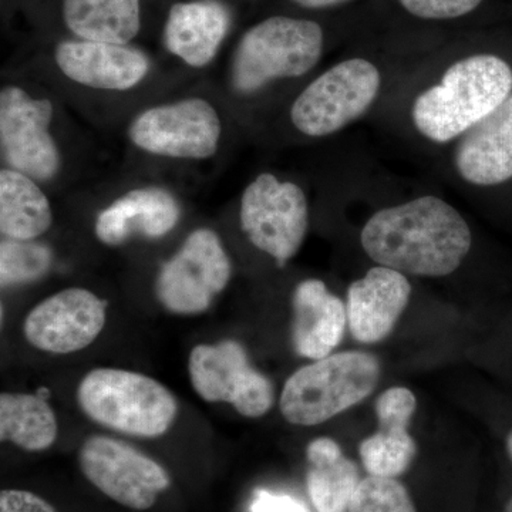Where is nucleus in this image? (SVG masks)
<instances>
[{
  "instance_id": "1",
  "label": "nucleus",
  "mask_w": 512,
  "mask_h": 512,
  "mask_svg": "<svg viewBox=\"0 0 512 512\" xmlns=\"http://www.w3.org/2000/svg\"><path fill=\"white\" fill-rule=\"evenodd\" d=\"M360 244L377 265L404 275L441 278L463 264L473 234L450 202L421 195L376 211L360 232Z\"/></svg>"
},
{
  "instance_id": "2",
  "label": "nucleus",
  "mask_w": 512,
  "mask_h": 512,
  "mask_svg": "<svg viewBox=\"0 0 512 512\" xmlns=\"http://www.w3.org/2000/svg\"><path fill=\"white\" fill-rule=\"evenodd\" d=\"M512 94V64L495 53L461 57L410 106L414 130L436 146L457 143Z\"/></svg>"
},
{
  "instance_id": "3",
  "label": "nucleus",
  "mask_w": 512,
  "mask_h": 512,
  "mask_svg": "<svg viewBox=\"0 0 512 512\" xmlns=\"http://www.w3.org/2000/svg\"><path fill=\"white\" fill-rule=\"evenodd\" d=\"M82 412L99 426L140 439L164 436L178 414L174 394L153 377L100 367L77 387Z\"/></svg>"
},
{
  "instance_id": "4",
  "label": "nucleus",
  "mask_w": 512,
  "mask_h": 512,
  "mask_svg": "<svg viewBox=\"0 0 512 512\" xmlns=\"http://www.w3.org/2000/svg\"><path fill=\"white\" fill-rule=\"evenodd\" d=\"M325 33L308 19L272 16L239 40L231 66L235 92L249 96L278 80L298 79L322 59Z\"/></svg>"
},
{
  "instance_id": "5",
  "label": "nucleus",
  "mask_w": 512,
  "mask_h": 512,
  "mask_svg": "<svg viewBox=\"0 0 512 512\" xmlns=\"http://www.w3.org/2000/svg\"><path fill=\"white\" fill-rule=\"evenodd\" d=\"M379 360L366 352H342L315 360L286 380L282 416L295 426L325 423L363 402L379 383Z\"/></svg>"
},
{
  "instance_id": "6",
  "label": "nucleus",
  "mask_w": 512,
  "mask_h": 512,
  "mask_svg": "<svg viewBox=\"0 0 512 512\" xmlns=\"http://www.w3.org/2000/svg\"><path fill=\"white\" fill-rule=\"evenodd\" d=\"M384 76L377 64L350 57L313 79L292 103V126L303 136L325 138L362 119L382 94Z\"/></svg>"
},
{
  "instance_id": "7",
  "label": "nucleus",
  "mask_w": 512,
  "mask_h": 512,
  "mask_svg": "<svg viewBox=\"0 0 512 512\" xmlns=\"http://www.w3.org/2000/svg\"><path fill=\"white\" fill-rule=\"evenodd\" d=\"M239 221L251 244L284 266L308 234V198L293 181L262 173L242 192Z\"/></svg>"
},
{
  "instance_id": "8",
  "label": "nucleus",
  "mask_w": 512,
  "mask_h": 512,
  "mask_svg": "<svg viewBox=\"0 0 512 512\" xmlns=\"http://www.w3.org/2000/svg\"><path fill=\"white\" fill-rule=\"evenodd\" d=\"M232 276L231 259L212 229L198 228L158 272V302L175 315H200L211 308Z\"/></svg>"
},
{
  "instance_id": "9",
  "label": "nucleus",
  "mask_w": 512,
  "mask_h": 512,
  "mask_svg": "<svg viewBox=\"0 0 512 512\" xmlns=\"http://www.w3.org/2000/svg\"><path fill=\"white\" fill-rule=\"evenodd\" d=\"M222 123L210 101L191 97L141 111L128 126L134 146L154 156L205 160L220 147Z\"/></svg>"
},
{
  "instance_id": "10",
  "label": "nucleus",
  "mask_w": 512,
  "mask_h": 512,
  "mask_svg": "<svg viewBox=\"0 0 512 512\" xmlns=\"http://www.w3.org/2000/svg\"><path fill=\"white\" fill-rule=\"evenodd\" d=\"M188 375L202 400L231 404L249 419L265 416L274 406V384L251 365L237 340L195 346L188 357Z\"/></svg>"
},
{
  "instance_id": "11",
  "label": "nucleus",
  "mask_w": 512,
  "mask_h": 512,
  "mask_svg": "<svg viewBox=\"0 0 512 512\" xmlns=\"http://www.w3.org/2000/svg\"><path fill=\"white\" fill-rule=\"evenodd\" d=\"M52 101L33 97L22 87L0 92V146L8 168L36 181H50L59 174L62 157L52 133Z\"/></svg>"
},
{
  "instance_id": "12",
  "label": "nucleus",
  "mask_w": 512,
  "mask_h": 512,
  "mask_svg": "<svg viewBox=\"0 0 512 512\" xmlns=\"http://www.w3.org/2000/svg\"><path fill=\"white\" fill-rule=\"evenodd\" d=\"M79 463L83 476L97 490L131 510L153 507L171 484L157 461L113 437H89L80 448Z\"/></svg>"
},
{
  "instance_id": "13",
  "label": "nucleus",
  "mask_w": 512,
  "mask_h": 512,
  "mask_svg": "<svg viewBox=\"0 0 512 512\" xmlns=\"http://www.w3.org/2000/svg\"><path fill=\"white\" fill-rule=\"evenodd\" d=\"M107 302L83 288H69L36 305L25 320L30 345L53 355L89 348L106 325Z\"/></svg>"
},
{
  "instance_id": "14",
  "label": "nucleus",
  "mask_w": 512,
  "mask_h": 512,
  "mask_svg": "<svg viewBox=\"0 0 512 512\" xmlns=\"http://www.w3.org/2000/svg\"><path fill=\"white\" fill-rule=\"evenodd\" d=\"M55 60L72 82L97 90L126 92L150 72V60L141 50L116 43L66 40L56 47Z\"/></svg>"
},
{
  "instance_id": "15",
  "label": "nucleus",
  "mask_w": 512,
  "mask_h": 512,
  "mask_svg": "<svg viewBox=\"0 0 512 512\" xmlns=\"http://www.w3.org/2000/svg\"><path fill=\"white\" fill-rule=\"evenodd\" d=\"M454 173L481 190L512 183V94L487 119L454 143Z\"/></svg>"
},
{
  "instance_id": "16",
  "label": "nucleus",
  "mask_w": 512,
  "mask_h": 512,
  "mask_svg": "<svg viewBox=\"0 0 512 512\" xmlns=\"http://www.w3.org/2000/svg\"><path fill=\"white\" fill-rule=\"evenodd\" d=\"M412 285L402 272L377 265L349 286L348 325L360 343H377L392 333L406 311Z\"/></svg>"
},
{
  "instance_id": "17",
  "label": "nucleus",
  "mask_w": 512,
  "mask_h": 512,
  "mask_svg": "<svg viewBox=\"0 0 512 512\" xmlns=\"http://www.w3.org/2000/svg\"><path fill=\"white\" fill-rule=\"evenodd\" d=\"M416 404V396L406 387H392L380 394L376 402L379 430L359 446L369 476L397 478L412 466L417 446L409 426Z\"/></svg>"
},
{
  "instance_id": "18",
  "label": "nucleus",
  "mask_w": 512,
  "mask_h": 512,
  "mask_svg": "<svg viewBox=\"0 0 512 512\" xmlns=\"http://www.w3.org/2000/svg\"><path fill=\"white\" fill-rule=\"evenodd\" d=\"M180 217V204L170 191L136 188L97 215L94 232L104 245L119 247L134 237L163 238L177 227Z\"/></svg>"
},
{
  "instance_id": "19",
  "label": "nucleus",
  "mask_w": 512,
  "mask_h": 512,
  "mask_svg": "<svg viewBox=\"0 0 512 512\" xmlns=\"http://www.w3.org/2000/svg\"><path fill=\"white\" fill-rule=\"evenodd\" d=\"M348 311L342 299L325 282L306 279L292 295V345L299 356L319 360L342 342Z\"/></svg>"
},
{
  "instance_id": "20",
  "label": "nucleus",
  "mask_w": 512,
  "mask_h": 512,
  "mask_svg": "<svg viewBox=\"0 0 512 512\" xmlns=\"http://www.w3.org/2000/svg\"><path fill=\"white\" fill-rule=\"evenodd\" d=\"M228 28L229 13L220 2L175 3L165 22V47L188 66L200 69L217 56Z\"/></svg>"
},
{
  "instance_id": "21",
  "label": "nucleus",
  "mask_w": 512,
  "mask_h": 512,
  "mask_svg": "<svg viewBox=\"0 0 512 512\" xmlns=\"http://www.w3.org/2000/svg\"><path fill=\"white\" fill-rule=\"evenodd\" d=\"M306 456V485L316 512H349L362 481L356 464L343 456L339 444L328 437L313 440Z\"/></svg>"
},
{
  "instance_id": "22",
  "label": "nucleus",
  "mask_w": 512,
  "mask_h": 512,
  "mask_svg": "<svg viewBox=\"0 0 512 512\" xmlns=\"http://www.w3.org/2000/svg\"><path fill=\"white\" fill-rule=\"evenodd\" d=\"M53 224L49 198L29 175L0 171V231L5 238L36 241Z\"/></svg>"
},
{
  "instance_id": "23",
  "label": "nucleus",
  "mask_w": 512,
  "mask_h": 512,
  "mask_svg": "<svg viewBox=\"0 0 512 512\" xmlns=\"http://www.w3.org/2000/svg\"><path fill=\"white\" fill-rule=\"evenodd\" d=\"M63 20L77 39L128 45L140 32V0H63Z\"/></svg>"
},
{
  "instance_id": "24",
  "label": "nucleus",
  "mask_w": 512,
  "mask_h": 512,
  "mask_svg": "<svg viewBox=\"0 0 512 512\" xmlns=\"http://www.w3.org/2000/svg\"><path fill=\"white\" fill-rule=\"evenodd\" d=\"M59 434L56 414L39 394L2 393L0 440L26 451H43L55 444Z\"/></svg>"
},
{
  "instance_id": "25",
  "label": "nucleus",
  "mask_w": 512,
  "mask_h": 512,
  "mask_svg": "<svg viewBox=\"0 0 512 512\" xmlns=\"http://www.w3.org/2000/svg\"><path fill=\"white\" fill-rule=\"evenodd\" d=\"M53 265V252L36 241L3 238L0 244V282L3 288L39 281Z\"/></svg>"
},
{
  "instance_id": "26",
  "label": "nucleus",
  "mask_w": 512,
  "mask_h": 512,
  "mask_svg": "<svg viewBox=\"0 0 512 512\" xmlns=\"http://www.w3.org/2000/svg\"><path fill=\"white\" fill-rule=\"evenodd\" d=\"M349 512H417L406 488L396 478L369 476L360 481Z\"/></svg>"
},
{
  "instance_id": "27",
  "label": "nucleus",
  "mask_w": 512,
  "mask_h": 512,
  "mask_svg": "<svg viewBox=\"0 0 512 512\" xmlns=\"http://www.w3.org/2000/svg\"><path fill=\"white\" fill-rule=\"evenodd\" d=\"M400 5L414 18L451 20L474 12L484 0H399Z\"/></svg>"
},
{
  "instance_id": "28",
  "label": "nucleus",
  "mask_w": 512,
  "mask_h": 512,
  "mask_svg": "<svg viewBox=\"0 0 512 512\" xmlns=\"http://www.w3.org/2000/svg\"><path fill=\"white\" fill-rule=\"evenodd\" d=\"M0 512H57L39 495L23 490H5L0 494Z\"/></svg>"
},
{
  "instance_id": "29",
  "label": "nucleus",
  "mask_w": 512,
  "mask_h": 512,
  "mask_svg": "<svg viewBox=\"0 0 512 512\" xmlns=\"http://www.w3.org/2000/svg\"><path fill=\"white\" fill-rule=\"evenodd\" d=\"M252 512H309L305 505L288 495H274L266 491H258Z\"/></svg>"
},
{
  "instance_id": "30",
  "label": "nucleus",
  "mask_w": 512,
  "mask_h": 512,
  "mask_svg": "<svg viewBox=\"0 0 512 512\" xmlns=\"http://www.w3.org/2000/svg\"><path fill=\"white\" fill-rule=\"evenodd\" d=\"M291 2L306 9H328L348 3L350 0H291Z\"/></svg>"
},
{
  "instance_id": "31",
  "label": "nucleus",
  "mask_w": 512,
  "mask_h": 512,
  "mask_svg": "<svg viewBox=\"0 0 512 512\" xmlns=\"http://www.w3.org/2000/svg\"><path fill=\"white\" fill-rule=\"evenodd\" d=\"M505 446H507L508 456L511 457L512 460V430L508 433L507 441H505Z\"/></svg>"
},
{
  "instance_id": "32",
  "label": "nucleus",
  "mask_w": 512,
  "mask_h": 512,
  "mask_svg": "<svg viewBox=\"0 0 512 512\" xmlns=\"http://www.w3.org/2000/svg\"><path fill=\"white\" fill-rule=\"evenodd\" d=\"M505 512H512V498L508 501L507 508H505Z\"/></svg>"
}]
</instances>
